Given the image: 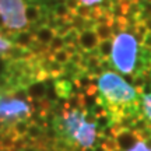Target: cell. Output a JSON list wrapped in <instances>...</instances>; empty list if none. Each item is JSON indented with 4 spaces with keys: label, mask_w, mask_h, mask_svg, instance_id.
<instances>
[{
    "label": "cell",
    "mask_w": 151,
    "mask_h": 151,
    "mask_svg": "<svg viewBox=\"0 0 151 151\" xmlns=\"http://www.w3.org/2000/svg\"><path fill=\"white\" fill-rule=\"evenodd\" d=\"M50 113L56 140L49 151H95L112 126L97 91L73 92Z\"/></svg>",
    "instance_id": "obj_1"
},
{
    "label": "cell",
    "mask_w": 151,
    "mask_h": 151,
    "mask_svg": "<svg viewBox=\"0 0 151 151\" xmlns=\"http://www.w3.org/2000/svg\"><path fill=\"white\" fill-rule=\"evenodd\" d=\"M98 98L109 115L111 123L120 124L139 118V92L115 71L104 70L97 76Z\"/></svg>",
    "instance_id": "obj_2"
},
{
    "label": "cell",
    "mask_w": 151,
    "mask_h": 151,
    "mask_svg": "<svg viewBox=\"0 0 151 151\" xmlns=\"http://www.w3.org/2000/svg\"><path fill=\"white\" fill-rule=\"evenodd\" d=\"M102 151H151V132L136 118L113 124L99 147Z\"/></svg>",
    "instance_id": "obj_3"
},
{
    "label": "cell",
    "mask_w": 151,
    "mask_h": 151,
    "mask_svg": "<svg viewBox=\"0 0 151 151\" xmlns=\"http://www.w3.org/2000/svg\"><path fill=\"white\" fill-rule=\"evenodd\" d=\"M0 17L7 35L27 31L29 27L25 17L24 0H0Z\"/></svg>",
    "instance_id": "obj_4"
},
{
    "label": "cell",
    "mask_w": 151,
    "mask_h": 151,
    "mask_svg": "<svg viewBox=\"0 0 151 151\" xmlns=\"http://www.w3.org/2000/svg\"><path fill=\"white\" fill-rule=\"evenodd\" d=\"M134 87L139 92V119L151 132V80L144 74L136 78Z\"/></svg>",
    "instance_id": "obj_5"
},
{
    "label": "cell",
    "mask_w": 151,
    "mask_h": 151,
    "mask_svg": "<svg viewBox=\"0 0 151 151\" xmlns=\"http://www.w3.org/2000/svg\"><path fill=\"white\" fill-rule=\"evenodd\" d=\"M94 27V25H92ZM92 27H87L84 29L78 31V38H77V48L81 53H95L97 46L99 43V38L97 32L94 31Z\"/></svg>",
    "instance_id": "obj_6"
},
{
    "label": "cell",
    "mask_w": 151,
    "mask_h": 151,
    "mask_svg": "<svg viewBox=\"0 0 151 151\" xmlns=\"http://www.w3.org/2000/svg\"><path fill=\"white\" fill-rule=\"evenodd\" d=\"M32 34L37 43L42 45V46H49V43L52 42V39L56 37V29H53L52 27H49L46 24H43L41 27H38Z\"/></svg>",
    "instance_id": "obj_7"
},
{
    "label": "cell",
    "mask_w": 151,
    "mask_h": 151,
    "mask_svg": "<svg viewBox=\"0 0 151 151\" xmlns=\"http://www.w3.org/2000/svg\"><path fill=\"white\" fill-rule=\"evenodd\" d=\"M35 39H34V34L29 31H21V32H17L14 35H11V43L20 46V48H25L29 49L34 45Z\"/></svg>",
    "instance_id": "obj_8"
},
{
    "label": "cell",
    "mask_w": 151,
    "mask_h": 151,
    "mask_svg": "<svg viewBox=\"0 0 151 151\" xmlns=\"http://www.w3.org/2000/svg\"><path fill=\"white\" fill-rule=\"evenodd\" d=\"M46 14V11L42 9V6L35 4V3H29V4L25 7V17H27L28 24H35L38 22L43 16Z\"/></svg>",
    "instance_id": "obj_9"
},
{
    "label": "cell",
    "mask_w": 151,
    "mask_h": 151,
    "mask_svg": "<svg viewBox=\"0 0 151 151\" xmlns=\"http://www.w3.org/2000/svg\"><path fill=\"white\" fill-rule=\"evenodd\" d=\"M53 16L56 18H60V20L70 21L71 16H73V11L69 9V6L66 4V3H58L53 9Z\"/></svg>",
    "instance_id": "obj_10"
},
{
    "label": "cell",
    "mask_w": 151,
    "mask_h": 151,
    "mask_svg": "<svg viewBox=\"0 0 151 151\" xmlns=\"http://www.w3.org/2000/svg\"><path fill=\"white\" fill-rule=\"evenodd\" d=\"M50 59L55 60V62L59 63V65L65 66L70 62V52H69L66 48L59 49V50H55V52L50 53Z\"/></svg>",
    "instance_id": "obj_11"
},
{
    "label": "cell",
    "mask_w": 151,
    "mask_h": 151,
    "mask_svg": "<svg viewBox=\"0 0 151 151\" xmlns=\"http://www.w3.org/2000/svg\"><path fill=\"white\" fill-rule=\"evenodd\" d=\"M11 46H13L11 41H9V39H6V38H3L0 35V56H3V55L7 53V52L10 50Z\"/></svg>",
    "instance_id": "obj_12"
},
{
    "label": "cell",
    "mask_w": 151,
    "mask_h": 151,
    "mask_svg": "<svg viewBox=\"0 0 151 151\" xmlns=\"http://www.w3.org/2000/svg\"><path fill=\"white\" fill-rule=\"evenodd\" d=\"M104 0H78V3L81 6H86V7H95L99 3H102Z\"/></svg>",
    "instance_id": "obj_13"
}]
</instances>
